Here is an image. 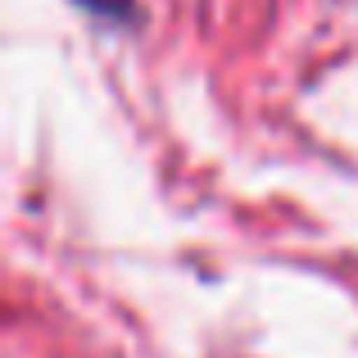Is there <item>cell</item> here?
I'll use <instances>...</instances> for the list:
<instances>
[{
  "label": "cell",
  "instance_id": "1",
  "mask_svg": "<svg viewBox=\"0 0 358 358\" xmlns=\"http://www.w3.org/2000/svg\"><path fill=\"white\" fill-rule=\"evenodd\" d=\"M91 5H96V9H105V14H109V9H118V14H127V0H91Z\"/></svg>",
  "mask_w": 358,
  "mask_h": 358
}]
</instances>
